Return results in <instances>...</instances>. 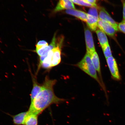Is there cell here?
I'll return each instance as SVG.
<instances>
[{
    "mask_svg": "<svg viewBox=\"0 0 125 125\" xmlns=\"http://www.w3.org/2000/svg\"><path fill=\"white\" fill-rule=\"evenodd\" d=\"M56 82V80L50 79L48 77H46L43 84V90L31 102L28 113L39 116L52 104L65 102V99L59 98L55 94L53 87Z\"/></svg>",
    "mask_w": 125,
    "mask_h": 125,
    "instance_id": "obj_1",
    "label": "cell"
},
{
    "mask_svg": "<svg viewBox=\"0 0 125 125\" xmlns=\"http://www.w3.org/2000/svg\"><path fill=\"white\" fill-rule=\"evenodd\" d=\"M77 65L82 70L96 80L104 90H105L104 86L98 78L97 71L94 66L91 57L89 53L87 52L82 60L77 64Z\"/></svg>",
    "mask_w": 125,
    "mask_h": 125,
    "instance_id": "obj_2",
    "label": "cell"
},
{
    "mask_svg": "<svg viewBox=\"0 0 125 125\" xmlns=\"http://www.w3.org/2000/svg\"><path fill=\"white\" fill-rule=\"evenodd\" d=\"M106 59L107 64L113 78L117 81H120L121 79V77L115 59L112 56Z\"/></svg>",
    "mask_w": 125,
    "mask_h": 125,
    "instance_id": "obj_3",
    "label": "cell"
},
{
    "mask_svg": "<svg viewBox=\"0 0 125 125\" xmlns=\"http://www.w3.org/2000/svg\"><path fill=\"white\" fill-rule=\"evenodd\" d=\"M98 27L100 29L110 37L114 36L117 31L111 24L99 18L98 20Z\"/></svg>",
    "mask_w": 125,
    "mask_h": 125,
    "instance_id": "obj_4",
    "label": "cell"
},
{
    "mask_svg": "<svg viewBox=\"0 0 125 125\" xmlns=\"http://www.w3.org/2000/svg\"><path fill=\"white\" fill-rule=\"evenodd\" d=\"M85 35L87 52L90 55L96 51L93 35L91 32L88 28L85 29Z\"/></svg>",
    "mask_w": 125,
    "mask_h": 125,
    "instance_id": "obj_5",
    "label": "cell"
},
{
    "mask_svg": "<svg viewBox=\"0 0 125 125\" xmlns=\"http://www.w3.org/2000/svg\"><path fill=\"white\" fill-rule=\"evenodd\" d=\"M99 17V19L101 20L105 21L111 24L117 31L119 30L118 24L112 18L109 14L104 8L101 7L100 8Z\"/></svg>",
    "mask_w": 125,
    "mask_h": 125,
    "instance_id": "obj_6",
    "label": "cell"
},
{
    "mask_svg": "<svg viewBox=\"0 0 125 125\" xmlns=\"http://www.w3.org/2000/svg\"><path fill=\"white\" fill-rule=\"evenodd\" d=\"M73 3L70 0H60L54 10L56 12L64 9H75Z\"/></svg>",
    "mask_w": 125,
    "mask_h": 125,
    "instance_id": "obj_7",
    "label": "cell"
},
{
    "mask_svg": "<svg viewBox=\"0 0 125 125\" xmlns=\"http://www.w3.org/2000/svg\"><path fill=\"white\" fill-rule=\"evenodd\" d=\"M65 12L67 14L78 18L83 21L87 22V14L84 12L75 9H69L66 10Z\"/></svg>",
    "mask_w": 125,
    "mask_h": 125,
    "instance_id": "obj_8",
    "label": "cell"
},
{
    "mask_svg": "<svg viewBox=\"0 0 125 125\" xmlns=\"http://www.w3.org/2000/svg\"><path fill=\"white\" fill-rule=\"evenodd\" d=\"M33 87L31 94V102L35 99L43 88V84L38 83L35 78H33Z\"/></svg>",
    "mask_w": 125,
    "mask_h": 125,
    "instance_id": "obj_9",
    "label": "cell"
},
{
    "mask_svg": "<svg viewBox=\"0 0 125 125\" xmlns=\"http://www.w3.org/2000/svg\"><path fill=\"white\" fill-rule=\"evenodd\" d=\"M61 60V50L59 46H58L54 48V51L52 56L51 68L59 64Z\"/></svg>",
    "mask_w": 125,
    "mask_h": 125,
    "instance_id": "obj_10",
    "label": "cell"
},
{
    "mask_svg": "<svg viewBox=\"0 0 125 125\" xmlns=\"http://www.w3.org/2000/svg\"><path fill=\"white\" fill-rule=\"evenodd\" d=\"M27 113V111H25L15 115H10L12 118L13 124L15 125H23Z\"/></svg>",
    "mask_w": 125,
    "mask_h": 125,
    "instance_id": "obj_11",
    "label": "cell"
},
{
    "mask_svg": "<svg viewBox=\"0 0 125 125\" xmlns=\"http://www.w3.org/2000/svg\"><path fill=\"white\" fill-rule=\"evenodd\" d=\"M38 116L36 114H29L28 112L23 125H38Z\"/></svg>",
    "mask_w": 125,
    "mask_h": 125,
    "instance_id": "obj_12",
    "label": "cell"
},
{
    "mask_svg": "<svg viewBox=\"0 0 125 125\" xmlns=\"http://www.w3.org/2000/svg\"><path fill=\"white\" fill-rule=\"evenodd\" d=\"M99 18L87 14V22L89 27L92 31L96 30Z\"/></svg>",
    "mask_w": 125,
    "mask_h": 125,
    "instance_id": "obj_13",
    "label": "cell"
},
{
    "mask_svg": "<svg viewBox=\"0 0 125 125\" xmlns=\"http://www.w3.org/2000/svg\"><path fill=\"white\" fill-rule=\"evenodd\" d=\"M90 55L91 57L92 62L94 66L96 71H97L98 73L100 76V77L102 78L100 62L99 57L98 54L96 51H95Z\"/></svg>",
    "mask_w": 125,
    "mask_h": 125,
    "instance_id": "obj_14",
    "label": "cell"
},
{
    "mask_svg": "<svg viewBox=\"0 0 125 125\" xmlns=\"http://www.w3.org/2000/svg\"><path fill=\"white\" fill-rule=\"evenodd\" d=\"M96 32L102 47L109 44L108 38L105 32L100 29L97 30Z\"/></svg>",
    "mask_w": 125,
    "mask_h": 125,
    "instance_id": "obj_15",
    "label": "cell"
},
{
    "mask_svg": "<svg viewBox=\"0 0 125 125\" xmlns=\"http://www.w3.org/2000/svg\"><path fill=\"white\" fill-rule=\"evenodd\" d=\"M71 1L77 5L83 6L91 7H97L96 4L90 3L85 0H71Z\"/></svg>",
    "mask_w": 125,
    "mask_h": 125,
    "instance_id": "obj_16",
    "label": "cell"
},
{
    "mask_svg": "<svg viewBox=\"0 0 125 125\" xmlns=\"http://www.w3.org/2000/svg\"><path fill=\"white\" fill-rule=\"evenodd\" d=\"M102 48L106 59L112 56L109 44L104 46Z\"/></svg>",
    "mask_w": 125,
    "mask_h": 125,
    "instance_id": "obj_17",
    "label": "cell"
},
{
    "mask_svg": "<svg viewBox=\"0 0 125 125\" xmlns=\"http://www.w3.org/2000/svg\"><path fill=\"white\" fill-rule=\"evenodd\" d=\"M97 7H92L89 9L88 14L94 17L99 18L98 16Z\"/></svg>",
    "mask_w": 125,
    "mask_h": 125,
    "instance_id": "obj_18",
    "label": "cell"
},
{
    "mask_svg": "<svg viewBox=\"0 0 125 125\" xmlns=\"http://www.w3.org/2000/svg\"><path fill=\"white\" fill-rule=\"evenodd\" d=\"M47 45H48V44L47 41L44 40L39 41L37 43L36 45V48L35 50L39 49L44 47V46Z\"/></svg>",
    "mask_w": 125,
    "mask_h": 125,
    "instance_id": "obj_19",
    "label": "cell"
},
{
    "mask_svg": "<svg viewBox=\"0 0 125 125\" xmlns=\"http://www.w3.org/2000/svg\"><path fill=\"white\" fill-rule=\"evenodd\" d=\"M118 29L119 30L125 34V21L123 20L119 24Z\"/></svg>",
    "mask_w": 125,
    "mask_h": 125,
    "instance_id": "obj_20",
    "label": "cell"
},
{
    "mask_svg": "<svg viewBox=\"0 0 125 125\" xmlns=\"http://www.w3.org/2000/svg\"><path fill=\"white\" fill-rule=\"evenodd\" d=\"M123 18L124 20L125 21V1H123Z\"/></svg>",
    "mask_w": 125,
    "mask_h": 125,
    "instance_id": "obj_21",
    "label": "cell"
},
{
    "mask_svg": "<svg viewBox=\"0 0 125 125\" xmlns=\"http://www.w3.org/2000/svg\"><path fill=\"white\" fill-rule=\"evenodd\" d=\"M86 1H87L90 3L93 4H96L95 3L96 2L97 0H85Z\"/></svg>",
    "mask_w": 125,
    "mask_h": 125,
    "instance_id": "obj_22",
    "label": "cell"
},
{
    "mask_svg": "<svg viewBox=\"0 0 125 125\" xmlns=\"http://www.w3.org/2000/svg\"><path fill=\"white\" fill-rule=\"evenodd\" d=\"M70 0L71 1V0Z\"/></svg>",
    "mask_w": 125,
    "mask_h": 125,
    "instance_id": "obj_23",
    "label": "cell"
}]
</instances>
